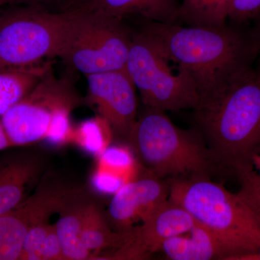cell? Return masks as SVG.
<instances>
[{"instance_id":"cell-23","label":"cell","mask_w":260,"mask_h":260,"mask_svg":"<svg viewBox=\"0 0 260 260\" xmlns=\"http://www.w3.org/2000/svg\"><path fill=\"white\" fill-rule=\"evenodd\" d=\"M238 180L240 189L237 194L260 220V174L252 170Z\"/></svg>"},{"instance_id":"cell-12","label":"cell","mask_w":260,"mask_h":260,"mask_svg":"<svg viewBox=\"0 0 260 260\" xmlns=\"http://www.w3.org/2000/svg\"><path fill=\"white\" fill-rule=\"evenodd\" d=\"M169 196L167 181L146 170L116 191L109 203L108 216L119 232H126L133 223L143 221Z\"/></svg>"},{"instance_id":"cell-15","label":"cell","mask_w":260,"mask_h":260,"mask_svg":"<svg viewBox=\"0 0 260 260\" xmlns=\"http://www.w3.org/2000/svg\"><path fill=\"white\" fill-rule=\"evenodd\" d=\"M41 167L38 159L20 158L0 169V216L23 203L28 184L39 175Z\"/></svg>"},{"instance_id":"cell-5","label":"cell","mask_w":260,"mask_h":260,"mask_svg":"<svg viewBox=\"0 0 260 260\" xmlns=\"http://www.w3.org/2000/svg\"><path fill=\"white\" fill-rule=\"evenodd\" d=\"M9 6L0 10V72L57 56L76 10Z\"/></svg>"},{"instance_id":"cell-19","label":"cell","mask_w":260,"mask_h":260,"mask_svg":"<svg viewBox=\"0 0 260 260\" xmlns=\"http://www.w3.org/2000/svg\"><path fill=\"white\" fill-rule=\"evenodd\" d=\"M234 0H179L177 23L188 26L225 25Z\"/></svg>"},{"instance_id":"cell-24","label":"cell","mask_w":260,"mask_h":260,"mask_svg":"<svg viewBox=\"0 0 260 260\" xmlns=\"http://www.w3.org/2000/svg\"><path fill=\"white\" fill-rule=\"evenodd\" d=\"M260 13V0H234L229 20L234 25L252 21Z\"/></svg>"},{"instance_id":"cell-29","label":"cell","mask_w":260,"mask_h":260,"mask_svg":"<svg viewBox=\"0 0 260 260\" xmlns=\"http://www.w3.org/2000/svg\"><path fill=\"white\" fill-rule=\"evenodd\" d=\"M10 147H13V145L10 143L9 138H8L4 129V126H3L1 120H0V151L5 150V149L10 148Z\"/></svg>"},{"instance_id":"cell-27","label":"cell","mask_w":260,"mask_h":260,"mask_svg":"<svg viewBox=\"0 0 260 260\" xmlns=\"http://www.w3.org/2000/svg\"><path fill=\"white\" fill-rule=\"evenodd\" d=\"M74 0H8V5H25L49 10V7H62L61 10L68 9Z\"/></svg>"},{"instance_id":"cell-30","label":"cell","mask_w":260,"mask_h":260,"mask_svg":"<svg viewBox=\"0 0 260 260\" xmlns=\"http://www.w3.org/2000/svg\"><path fill=\"white\" fill-rule=\"evenodd\" d=\"M254 165L256 166L260 170V154L256 155L254 159Z\"/></svg>"},{"instance_id":"cell-13","label":"cell","mask_w":260,"mask_h":260,"mask_svg":"<svg viewBox=\"0 0 260 260\" xmlns=\"http://www.w3.org/2000/svg\"><path fill=\"white\" fill-rule=\"evenodd\" d=\"M179 8V0H74L68 9L119 19L138 15L147 21L177 23Z\"/></svg>"},{"instance_id":"cell-31","label":"cell","mask_w":260,"mask_h":260,"mask_svg":"<svg viewBox=\"0 0 260 260\" xmlns=\"http://www.w3.org/2000/svg\"><path fill=\"white\" fill-rule=\"evenodd\" d=\"M8 0H0V10L3 8V7L5 6V5H8Z\"/></svg>"},{"instance_id":"cell-2","label":"cell","mask_w":260,"mask_h":260,"mask_svg":"<svg viewBox=\"0 0 260 260\" xmlns=\"http://www.w3.org/2000/svg\"><path fill=\"white\" fill-rule=\"evenodd\" d=\"M142 30L169 61L189 75L198 95L231 75L252 66L257 57L250 30L242 25L188 26L146 20Z\"/></svg>"},{"instance_id":"cell-21","label":"cell","mask_w":260,"mask_h":260,"mask_svg":"<svg viewBox=\"0 0 260 260\" xmlns=\"http://www.w3.org/2000/svg\"><path fill=\"white\" fill-rule=\"evenodd\" d=\"M121 178L126 183L134 179L135 161L129 150L121 147H108L99 155L98 167Z\"/></svg>"},{"instance_id":"cell-3","label":"cell","mask_w":260,"mask_h":260,"mask_svg":"<svg viewBox=\"0 0 260 260\" xmlns=\"http://www.w3.org/2000/svg\"><path fill=\"white\" fill-rule=\"evenodd\" d=\"M169 198L223 244L225 260L260 252V220L239 194L210 178H169Z\"/></svg>"},{"instance_id":"cell-8","label":"cell","mask_w":260,"mask_h":260,"mask_svg":"<svg viewBox=\"0 0 260 260\" xmlns=\"http://www.w3.org/2000/svg\"><path fill=\"white\" fill-rule=\"evenodd\" d=\"M73 84L59 78L51 67L37 85L1 117L13 146L45 140L54 117L63 111H72L81 104Z\"/></svg>"},{"instance_id":"cell-32","label":"cell","mask_w":260,"mask_h":260,"mask_svg":"<svg viewBox=\"0 0 260 260\" xmlns=\"http://www.w3.org/2000/svg\"><path fill=\"white\" fill-rule=\"evenodd\" d=\"M256 60H257V66H256V69L260 73V57L257 58Z\"/></svg>"},{"instance_id":"cell-20","label":"cell","mask_w":260,"mask_h":260,"mask_svg":"<svg viewBox=\"0 0 260 260\" xmlns=\"http://www.w3.org/2000/svg\"><path fill=\"white\" fill-rule=\"evenodd\" d=\"M112 135L107 121L98 115L81 123L74 129L73 141L88 153L99 156L109 146Z\"/></svg>"},{"instance_id":"cell-6","label":"cell","mask_w":260,"mask_h":260,"mask_svg":"<svg viewBox=\"0 0 260 260\" xmlns=\"http://www.w3.org/2000/svg\"><path fill=\"white\" fill-rule=\"evenodd\" d=\"M75 10L58 57L85 76L125 69L134 32L123 19Z\"/></svg>"},{"instance_id":"cell-17","label":"cell","mask_w":260,"mask_h":260,"mask_svg":"<svg viewBox=\"0 0 260 260\" xmlns=\"http://www.w3.org/2000/svg\"><path fill=\"white\" fill-rule=\"evenodd\" d=\"M130 231L114 232L99 206L88 203L84 218L82 241L93 254V259L103 250L116 249L122 246L129 239Z\"/></svg>"},{"instance_id":"cell-26","label":"cell","mask_w":260,"mask_h":260,"mask_svg":"<svg viewBox=\"0 0 260 260\" xmlns=\"http://www.w3.org/2000/svg\"><path fill=\"white\" fill-rule=\"evenodd\" d=\"M42 260H65L55 225H51L42 249Z\"/></svg>"},{"instance_id":"cell-9","label":"cell","mask_w":260,"mask_h":260,"mask_svg":"<svg viewBox=\"0 0 260 260\" xmlns=\"http://www.w3.org/2000/svg\"><path fill=\"white\" fill-rule=\"evenodd\" d=\"M76 193L75 189L65 188L41 189L0 216V260L20 259L29 230L61 212Z\"/></svg>"},{"instance_id":"cell-22","label":"cell","mask_w":260,"mask_h":260,"mask_svg":"<svg viewBox=\"0 0 260 260\" xmlns=\"http://www.w3.org/2000/svg\"><path fill=\"white\" fill-rule=\"evenodd\" d=\"M51 225L38 223L29 230L24 240L20 260H42V249Z\"/></svg>"},{"instance_id":"cell-11","label":"cell","mask_w":260,"mask_h":260,"mask_svg":"<svg viewBox=\"0 0 260 260\" xmlns=\"http://www.w3.org/2000/svg\"><path fill=\"white\" fill-rule=\"evenodd\" d=\"M195 224L190 214L169 198L142 221L140 226L133 228L129 239L116 252L108 254V259H145L160 251L168 239L185 234Z\"/></svg>"},{"instance_id":"cell-25","label":"cell","mask_w":260,"mask_h":260,"mask_svg":"<svg viewBox=\"0 0 260 260\" xmlns=\"http://www.w3.org/2000/svg\"><path fill=\"white\" fill-rule=\"evenodd\" d=\"M91 181L96 190L105 194H115L126 184L121 178L99 167L94 173Z\"/></svg>"},{"instance_id":"cell-10","label":"cell","mask_w":260,"mask_h":260,"mask_svg":"<svg viewBox=\"0 0 260 260\" xmlns=\"http://www.w3.org/2000/svg\"><path fill=\"white\" fill-rule=\"evenodd\" d=\"M88 102L107 121L113 135L127 140L138 119L135 86L125 69L86 76Z\"/></svg>"},{"instance_id":"cell-28","label":"cell","mask_w":260,"mask_h":260,"mask_svg":"<svg viewBox=\"0 0 260 260\" xmlns=\"http://www.w3.org/2000/svg\"><path fill=\"white\" fill-rule=\"evenodd\" d=\"M252 21L254 25L249 29V30L257 51V57H256L257 59L260 57V13Z\"/></svg>"},{"instance_id":"cell-1","label":"cell","mask_w":260,"mask_h":260,"mask_svg":"<svg viewBox=\"0 0 260 260\" xmlns=\"http://www.w3.org/2000/svg\"><path fill=\"white\" fill-rule=\"evenodd\" d=\"M195 129L221 172L237 178L254 170L260 153V73L239 70L199 94Z\"/></svg>"},{"instance_id":"cell-14","label":"cell","mask_w":260,"mask_h":260,"mask_svg":"<svg viewBox=\"0 0 260 260\" xmlns=\"http://www.w3.org/2000/svg\"><path fill=\"white\" fill-rule=\"evenodd\" d=\"M160 251L172 260H225L228 256L220 241L198 223L185 234L166 241Z\"/></svg>"},{"instance_id":"cell-4","label":"cell","mask_w":260,"mask_h":260,"mask_svg":"<svg viewBox=\"0 0 260 260\" xmlns=\"http://www.w3.org/2000/svg\"><path fill=\"white\" fill-rule=\"evenodd\" d=\"M166 112L145 107L126 141L140 165L159 178H210L220 172L196 129L178 127Z\"/></svg>"},{"instance_id":"cell-16","label":"cell","mask_w":260,"mask_h":260,"mask_svg":"<svg viewBox=\"0 0 260 260\" xmlns=\"http://www.w3.org/2000/svg\"><path fill=\"white\" fill-rule=\"evenodd\" d=\"M88 204L80 200L79 193H77L61 210L60 218L55 224L65 259H93V254L82 241L84 218Z\"/></svg>"},{"instance_id":"cell-7","label":"cell","mask_w":260,"mask_h":260,"mask_svg":"<svg viewBox=\"0 0 260 260\" xmlns=\"http://www.w3.org/2000/svg\"><path fill=\"white\" fill-rule=\"evenodd\" d=\"M169 61L148 34H133L125 70L145 107L164 112L194 109L199 101L194 83L182 70L173 74Z\"/></svg>"},{"instance_id":"cell-18","label":"cell","mask_w":260,"mask_h":260,"mask_svg":"<svg viewBox=\"0 0 260 260\" xmlns=\"http://www.w3.org/2000/svg\"><path fill=\"white\" fill-rule=\"evenodd\" d=\"M50 68L49 63L42 62L0 72V117L25 97Z\"/></svg>"}]
</instances>
